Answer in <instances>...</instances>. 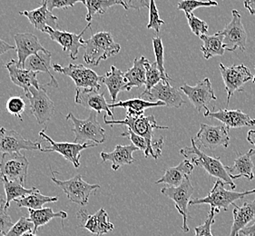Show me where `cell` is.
<instances>
[{
	"instance_id": "obj_15",
	"label": "cell",
	"mask_w": 255,
	"mask_h": 236,
	"mask_svg": "<svg viewBox=\"0 0 255 236\" xmlns=\"http://www.w3.org/2000/svg\"><path fill=\"white\" fill-rule=\"evenodd\" d=\"M42 149L39 142H33L29 139H26L15 130L0 127V154L20 153L22 150L41 151Z\"/></svg>"
},
{
	"instance_id": "obj_52",
	"label": "cell",
	"mask_w": 255,
	"mask_h": 236,
	"mask_svg": "<svg viewBox=\"0 0 255 236\" xmlns=\"http://www.w3.org/2000/svg\"><path fill=\"white\" fill-rule=\"evenodd\" d=\"M245 7L250 12L251 15H255V0H245Z\"/></svg>"
},
{
	"instance_id": "obj_24",
	"label": "cell",
	"mask_w": 255,
	"mask_h": 236,
	"mask_svg": "<svg viewBox=\"0 0 255 236\" xmlns=\"http://www.w3.org/2000/svg\"><path fill=\"white\" fill-rule=\"evenodd\" d=\"M5 68L7 69L11 81L15 86L22 88L25 93L29 90V88H40L37 80V73L27 70L26 68H21L17 66V61L15 59H11L5 65Z\"/></svg>"
},
{
	"instance_id": "obj_42",
	"label": "cell",
	"mask_w": 255,
	"mask_h": 236,
	"mask_svg": "<svg viewBox=\"0 0 255 236\" xmlns=\"http://www.w3.org/2000/svg\"><path fill=\"white\" fill-rule=\"evenodd\" d=\"M5 109L10 115L23 121L22 115L26 111V103L21 97H11L6 102Z\"/></svg>"
},
{
	"instance_id": "obj_16",
	"label": "cell",
	"mask_w": 255,
	"mask_h": 236,
	"mask_svg": "<svg viewBox=\"0 0 255 236\" xmlns=\"http://www.w3.org/2000/svg\"><path fill=\"white\" fill-rule=\"evenodd\" d=\"M232 20L225 26L224 30H222L225 50L233 52L237 48H240L242 51H245L247 34L242 23V16L239 11L235 9L232 11Z\"/></svg>"
},
{
	"instance_id": "obj_48",
	"label": "cell",
	"mask_w": 255,
	"mask_h": 236,
	"mask_svg": "<svg viewBox=\"0 0 255 236\" xmlns=\"http://www.w3.org/2000/svg\"><path fill=\"white\" fill-rule=\"evenodd\" d=\"M81 2L84 5H86V0H48V9L53 11L55 8H68L73 7L75 5Z\"/></svg>"
},
{
	"instance_id": "obj_2",
	"label": "cell",
	"mask_w": 255,
	"mask_h": 236,
	"mask_svg": "<svg viewBox=\"0 0 255 236\" xmlns=\"http://www.w3.org/2000/svg\"><path fill=\"white\" fill-rule=\"evenodd\" d=\"M97 115L96 111H91L87 119H78L73 113H68L66 120L72 123V132L75 133L74 143L76 144H103L105 143L107 135L106 130L103 128L101 124L97 121Z\"/></svg>"
},
{
	"instance_id": "obj_31",
	"label": "cell",
	"mask_w": 255,
	"mask_h": 236,
	"mask_svg": "<svg viewBox=\"0 0 255 236\" xmlns=\"http://www.w3.org/2000/svg\"><path fill=\"white\" fill-rule=\"evenodd\" d=\"M148 60L144 57L135 58L133 62V67L125 73L127 80L126 91H131L133 88H140L145 85L146 79V64Z\"/></svg>"
},
{
	"instance_id": "obj_10",
	"label": "cell",
	"mask_w": 255,
	"mask_h": 236,
	"mask_svg": "<svg viewBox=\"0 0 255 236\" xmlns=\"http://www.w3.org/2000/svg\"><path fill=\"white\" fill-rule=\"evenodd\" d=\"M220 71L225 82V90L227 92V102L229 105L230 99L236 91H243L245 83L254 79V75L251 73L248 67L245 65L225 67L224 64H220Z\"/></svg>"
},
{
	"instance_id": "obj_1",
	"label": "cell",
	"mask_w": 255,
	"mask_h": 236,
	"mask_svg": "<svg viewBox=\"0 0 255 236\" xmlns=\"http://www.w3.org/2000/svg\"><path fill=\"white\" fill-rule=\"evenodd\" d=\"M91 32V37L86 40L84 46L85 54L83 58L87 65L97 67L100 62L118 55L121 50V46L114 40L110 32Z\"/></svg>"
},
{
	"instance_id": "obj_25",
	"label": "cell",
	"mask_w": 255,
	"mask_h": 236,
	"mask_svg": "<svg viewBox=\"0 0 255 236\" xmlns=\"http://www.w3.org/2000/svg\"><path fill=\"white\" fill-rule=\"evenodd\" d=\"M232 206L234 222L230 236H239V233L255 220V200L245 202L242 206H236L235 203Z\"/></svg>"
},
{
	"instance_id": "obj_40",
	"label": "cell",
	"mask_w": 255,
	"mask_h": 236,
	"mask_svg": "<svg viewBox=\"0 0 255 236\" xmlns=\"http://www.w3.org/2000/svg\"><path fill=\"white\" fill-rule=\"evenodd\" d=\"M153 46L155 58H156V64L158 67L159 71L161 73V76L163 78V82H168L169 80H171V77H169L168 74L164 69V58H163V46L162 38L160 36H156L153 37Z\"/></svg>"
},
{
	"instance_id": "obj_19",
	"label": "cell",
	"mask_w": 255,
	"mask_h": 236,
	"mask_svg": "<svg viewBox=\"0 0 255 236\" xmlns=\"http://www.w3.org/2000/svg\"><path fill=\"white\" fill-rule=\"evenodd\" d=\"M15 52L17 54V66L25 68L26 59L39 52L47 53L49 50L42 46L38 37L31 33H17L14 36Z\"/></svg>"
},
{
	"instance_id": "obj_56",
	"label": "cell",
	"mask_w": 255,
	"mask_h": 236,
	"mask_svg": "<svg viewBox=\"0 0 255 236\" xmlns=\"http://www.w3.org/2000/svg\"><path fill=\"white\" fill-rule=\"evenodd\" d=\"M253 82H254V84H255V76L254 77V79H253Z\"/></svg>"
},
{
	"instance_id": "obj_30",
	"label": "cell",
	"mask_w": 255,
	"mask_h": 236,
	"mask_svg": "<svg viewBox=\"0 0 255 236\" xmlns=\"http://www.w3.org/2000/svg\"><path fill=\"white\" fill-rule=\"evenodd\" d=\"M51 52H39L38 54L31 56L26 59L25 68L30 71L36 73H46L50 77L51 81L47 83V86L53 88H58V82L52 75L51 71Z\"/></svg>"
},
{
	"instance_id": "obj_3",
	"label": "cell",
	"mask_w": 255,
	"mask_h": 236,
	"mask_svg": "<svg viewBox=\"0 0 255 236\" xmlns=\"http://www.w3.org/2000/svg\"><path fill=\"white\" fill-rule=\"evenodd\" d=\"M192 146L184 147L180 150V154L184 155V157H189L194 155L192 158V163L196 166L204 168L211 176L216 177L218 179L225 182L226 185H229L232 190H235L236 185L233 182V179L230 177L229 174L226 170V166L221 162L219 157H212L206 154L197 146L195 139H191Z\"/></svg>"
},
{
	"instance_id": "obj_23",
	"label": "cell",
	"mask_w": 255,
	"mask_h": 236,
	"mask_svg": "<svg viewBox=\"0 0 255 236\" xmlns=\"http://www.w3.org/2000/svg\"><path fill=\"white\" fill-rule=\"evenodd\" d=\"M204 117L214 118L225 123L228 128H241L245 126L255 125V119L251 118L250 116L244 113L240 109L228 110L221 109L217 112H205Z\"/></svg>"
},
{
	"instance_id": "obj_5",
	"label": "cell",
	"mask_w": 255,
	"mask_h": 236,
	"mask_svg": "<svg viewBox=\"0 0 255 236\" xmlns=\"http://www.w3.org/2000/svg\"><path fill=\"white\" fill-rule=\"evenodd\" d=\"M56 172L52 171V181L61 188L67 195L68 200L79 206H87L89 196L100 188L99 185L87 184L83 180L81 175H77L67 181H61L56 178Z\"/></svg>"
},
{
	"instance_id": "obj_49",
	"label": "cell",
	"mask_w": 255,
	"mask_h": 236,
	"mask_svg": "<svg viewBox=\"0 0 255 236\" xmlns=\"http://www.w3.org/2000/svg\"><path fill=\"white\" fill-rule=\"evenodd\" d=\"M127 6V10L133 8L135 10H140L143 7H148L150 5V0H123Z\"/></svg>"
},
{
	"instance_id": "obj_9",
	"label": "cell",
	"mask_w": 255,
	"mask_h": 236,
	"mask_svg": "<svg viewBox=\"0 0 255 236\" xmlns=\"http://www.w3.org/2000/svg\"><path fill=\"white\" fill-rule=\"evenodd\" d=\"M194 188L192 185L189 176L177 187H163L161 193L167 196L175 204V207L178 210L179 214L183 216V231L188 233L189 226L187 225V216H188V206L191 201V197L194 194Z\"/></svg>"
},
{
	"instance_id": "obj_22",
	"label": "cell",
	"mask_w": 255,
	"mask_h": 236,
	"mask_svg": "<svg viewBox=\"0 0 255 236\" xmlns=\"http://www.w3.org/2000/svg\"><path fill=\"white\" fill-rule=\"evenodd\" d=\"M48 0H42L41 5L34 10L20 11L19 15H25L37 30L45 33L47 26L53 29H59L57 26V16L48 9Z\"/></svg>"
},
{
	"instance_id": "obj_29",
	"label": "cell",
	"mask_w": 255,
	"mask_h": 236,
	"mask_svg": "<svg viewBox=\"0 0 255 236\" xmlns=\"http://www.w3.org/2000/svg\"><path fill=\"white\" fill-rule=\"evenodd\" d=\"M193 170V163L190 160H184L177 166L170 167L169 169L165 170L163 177L156 181V184H166L173 187H177L184 182L187 176H190Z\"/></svg>"
},
{
	"instance_id": "obj_43",
	"label": "cell",
	"mask_w": 255,
	"mask_h": 236,
	"mask_svg": "<svg viewBox=\"0 0 255 236\" xmlns=\"http://www.w3.org/2000/svg\"><path fill=\"white\" fill-rule=\"evenodd\" d=\"M165 24V22L160 18L158 9L154 0H150L149 5V22L147 24L148 29H153L156 35H158L161 30V26Z\"/></svg>"
},
{
	"instance_id": "obj_17",
	"label": "cell",
	"mask_w": 255,
	"mask_h": 236,
	"mask_svg": "<svg viewBox=\"0 0 255 236\" xmlns=\"http://www.w3.org/2000/svg\"><path fill=\"white\" fill-rule=\"evenodd\" d=\"M91 28V22L88 23L80 34H75L67 31L60 30V29H53L51 27L47 26L45 33L47 34L51 40L59 44L63 48V51L68 52L72 60H76L78 57V52L82 46H85L86 41L82 39V36L86 33L87 29Z\"/></svg>"
},
{
	"instance_id": "obj_18",
	"label": "cell",
	"mask_w": 255,
	"mask_h": 236,
	"mask_svg": "<svg viewBox=\"0 0 255 236\" xmlns=\"http://www.w3.org/2000/svg\"><path fill=\"white\" fill-rule=\"evenodd\" d=\"M77 217L80 226L95 236H102L115 229V226L109 220L108 212L103 208L93 215H89L87 211L80 210Z\"/></svg>"
},
{
	"instance_id": "obj_14",
	"label": "cell",
	"mask_w": 255,
	"mask_h": 236,
	"mask_svg": "<svg viewBox=\"0 0 255 236\" xmlns=\"http://www.w3.org/2000/svg\"><path fill=\"white\" fill-rule=\"evenodd\" d=\"M196 140L199 142L197 146L200 149L202 146L209 150H215L220 146L227 148L230 144L229 128L225 125L201 123L199 132L196 134Z\"/></svg>"
},
{
	"instance_id": "obj_47",
	"label": "cell",
	"mask_w": 255,
	"mask_h": 236,
	"mask_svg": "<svg viewBox=\"0 0 255 236\" xmlns=\"http://www.w3.org/2000/svg\"><path fill=\"white\" fill-rule=\"evenodd\" d=\"M7 209L3 207L0 209V236H4L9 232L14 226L10 216L6 212Z\"/></svg>"
},
{
	"instance_id": "obj_26",
	"label": "cell",
	"mask_w": 255,
	"mask_h": 236,
	"mask_svg": "<svg viewBox=\"0 0 255 236\" xmlns=\"http://www.w3.org/2000/svg\"><path fill=\"white\" fill-rule=\"evenodd\" d=\"M139 149L133 144L129 145H120L116 146L115 150L111 153L101 152L100 156L103 162L110 161L112 162V169L118 171L123 165L131 164L135 159L133 157V154Z\"/></svg>"
},
{
	"instance_id": "obj_53",
	"label": "cell",
	"mask_w": 255,
	"mask_h": 236,
	"mask_svg": "<svg viewBox=\"0 0 255 236\" xmlns=\"http://www.w3.org/2000/svg\"><path fill=\"white\" fill-rule=\"evenodd\" d=\"M247 141L250 143V144H253V145H255V130H250L249 132H248V134H247Z\"/></svg>"
},
{
	"instance_id": "obj_35",
	"label": "cell",
	"mask_w": 255,
	"mask_h": 236,
	"mask_svg": "<svg viewBox=\"0 0 255 236\" xmlns=\"http://www.w3.org/2000/svg\"><path fill=\"white\" fill-rule=\"evenodd\" d=\"M29 213V218L31 221L34 224V231L33 233L36 234L39 227L43 226H46L54 218H61V219H66L67 217V214L64 211H59L57 213H55L52 208L46 207V208H42L39 210H33V209H28Z\"/></svg>"
},
{
	"instance_id": "obj_46",
	"label": "cell",
	"mask_w": 255,
	"mask_h": 236,
	"mask_svg": "<svg viewBox=\"0 0 255 236\" xmlns=\"http://www.w3.org/2000/svg\"><path fill=\"white\" fill-rule=\"evenodd\" d=\"M216 214L214 208H211L209 212V215L207 216L206 220L204 222V225L197 226L194 228L195 232V236H214L212 235V226L215 224V216Z\"/></svg>"
},
{
	"instance_id": "obj_11",
	"label": "cell",
	"mask_w": 255,
	"mask_h": 236,
	"mask_svg": "<svg viewBox=\"0 0 255 236\" xmlns=\"http://www.w3.org/2000/svg\"><path fill=\"white\" fill-rule=\"evenodd\" d=\"M26 97L30 104L31 113L36 118V122L39 124L46 123L54 114L55 105L46 89L41 86L39 88L32 87L26 93Z\"/></svg>"
},
{
	"instance_id": "obj_44",
	"label": "cell",
	"mask_w": 255,
	"mask_h": 236,
	"mask_svg": "<svg viewBox=\"0 0 255 236\" xmlns=\"http://www.w3.org/2000/svg\"><path fill=\"white\" fill-rule=\"evenodd\" d=\"M34 231V224L31 221L30 218L21 217L18 221L15 223L9 232L4 236H22L27 232Z\"/></svg>"
},
{
	"instance_id": "obj_41",
	"label": "cell",
	"mask_w": 255,
	"mask_h": 236,
	"mask_svg": "<svg viewBox=\"0 0 255 236\" xmlns=\"http://www.w3.org/2000/svg\"><path fill=\"white\" fill-rule=\"evenodd\" d=\"M218 3L214 0H181L177 5V9L184 11L185 15L192 14L196 8L199 7H210V6H216Z\"/></svg>"
},
{
	"instance_id": "obj_51",
	"label": "cell",
	"mask_w": 255,
	"mask_h": 236,
	"mask_svg": "<svg viewBox=\"0 0 255 236\" xmlns=\"http://www.w3.org/2000/svg\"><path fill=\"white\" fill-rule=\"evenodd\" d=\"M239 236H255V222L239 233Z\"/></svg>"
},
{
	"instance_id": "obj_20",
	"label": "cell",
	"mask_w": 255,
	"mask_h": 236,
	"mask_svg": "<svg viewBox=\"0 0 255 236\" xmlns=\"http://www.w3.org/2000/svg\"><path fill=\"white\" fill-rule=\"evenodd\" d=\"M75 103L91 111H96L98 114L106 112L108 116L112 118V120H115L113 110L109 108V104L105 98V94L98 93V90L76 88Z\"/></svg>"
},
{
	"instance_id": "obj_50",
	"label": "cell",
	"mask_w": 255,
	"mask_h": 236,
	"mask_svg": "<svg viewBox=\"0 0 255 236\" xmlns=\"http://www.w3.org/2000/svg\"><path fill=\"white\" fill-rule=\"evenodd\" d=\"M10 50H15V46H11L8 43L0 39V57Z\"/></svg>"
},
{
	"instance_id": "obj_36",
	"label": "cell",
	"mask_w": 255,
	"mask_h": 236,
	"mask_svg": "<svg viewBox=\"0 0 255 236\" xmlns=\"http://www.w3.org/2000/svg\"><path fill=\"white\" fill-rule=\"evenodd\" d=\"M58 201V197L56 196H46L43 195L40 191L36 189L30 195H26L23 198L15 199L16 206L20 208H27L33 210H39L42 209V206L47 203H55Z\"/></svg>"
},
{
	"instance_id": "obj_34",
	"label": "cell",
	"mask_w": 255,
	"mask_h": 236,
	"mask_svg": "<svg viewBox=\"0 0 255 236\" xmlns=\"http://www.w3.org/2000/svg\"><path fill=\"white\" fill-rule=\"evenodd\" d=\"M157 107H165V105L161 101L150 102L143 98H132L126 101H119L118 103L109 104V108L115 109L117 108H122L128 109V114L132 115H142L145 109Z\"/></svg>"
},
{
	"instance_id": "obj_7",
	"label": "cell",
	"mask_w": 255,
	"mask_h": 236,
	"mask_svg": "<svg viewBox=\"0 0 255 236\" xmlns=\"http://www.w3.org/2000/svg\"><path fill=\"white\" fill-rule=\"evenodd\" d=\"M52 67L56 73L70 77L76 84L77 88L96 89L98 91L101 88L102 77L81 64H69L67 67H62L59 64H53Z\"/></svg>"
},
{
	"instance_id": "obj_21",
	"label": "cell",
	"mask_w": 255,
	"mask_h": 236,
	"mask_svg": "<svg viewBox=\"0 0 255 236\" xmlns=\"http://www.w3.org/2000/svg\"><path fill=\"white\" fill-rule=\"evenodd\" d=\"M144 97H146L148 101L150 102L161 101L167 108H179L185 103L178 89L172 87L169 82L163 81H161L156 86H154L151 89V91Z\"/></svg>"
},
{
	"instance_id": "obj_39",
	"label": "cell",
	"mask_w": 255,
	"mask_h": 236,
	"mask_svg": "<svg viewBox=\"0 0 255 236\" xmlns=\"http://www.w3.org/2000/svg\"><path fill=\"white\" fill-rule=\"evenodd\" d=\"M163 81V78L161 76V73L159 71L158 67L156 62L148 61L146 64V79H145V89L143 94L141 95V98L146 96L148 93L151 91V89L156 86L158 83Z\"/></svg>"
},
{
	"instance_id": "obj_4",
	"label": "cell",
	"mask_w": 255,
	"mask_h": 236,
	"mask_svg": "<svg viewBox=\"0 0 255 236\" xmlns=\"http://www.w3.org/2000/svg\"><path fill=\"white\" fill-rule=\"evenodd\" d=\"M225 182L218 179L215 182L213 189L210 191L207 196L204 198H194L190 201L189 206H196V205H203L208 204L211 208H214L216 213H219L221 209L224 211H228L230 206H232L235 201L239 200L245 197L246 195H254L255 194V189L245 192H233V191L226 190Z\"/></svg>"
},
{
	"instance_id": "obj_27",
	"label": "cell",
	"mask_w": 255,
	"mask_h": 236,
	"mask_svg": "<svg viewBox=\"0 0 255 236\" xmlns=\"http://www.w3.org/2000/svg\"><path fill=\"white\" fill-rule=\"evenodd\" d=\"M255 155L254 148L250 149L246 154L240 155L235 160L233 166H226V170L232 179H239L245 177L248 181L255 178L254 174V163L252 156Z\"/></svg>"
},
{
	"instance_id": "obj_54",
	"label": "cell",
	"mask_w": 255,
	"mask_h": 236,
	"mask_svg": "<svg viewBox=\"0 0 255 236\" xmlns=\"http://www.w3.org/2000/svg\"><path fill=\"white\" fill-rule=\"evenodd\" d=\"M1 183V182H0ZM5 198H4V196L3 195L1 194V192H0V209H2L3 207H5Z\"/></svg>"
},
{
	"instance_id": "obj_8",
	"label": "cell",
	"mask_w": 255,
	"mask_h": 236,
	"mask_svg": "<svg viewBox=\"0 0 255 236\" xmlns=\"http://www.w3.org/2000/svg\"><path fill=\"white\" fill-rule=\"evenodd\" d=\"M29 162L25 154H2L0 161V176L25 185Z\"/></svg>"
},
{
	"instance_id": "obj_33",
	"label": "cell",
	"mask_w": 255,
	"mask_h": 236,
	"mask_svg": "<svg viewBox=\"0 0 255 236\" xmlns=\"http://www.w3.org/2000/svg\"><path fill=\"white\" fill-rule=\"evenodd\" d=\"M201 40L204 42V45L201 46V51L204 54V57L208 60L214 57L224 56L226 51L224 44V35L222 31H218L215 35L207 36L203 35L200 36Z\"/></svg>"
},
{
	"instance_id": "obj_6",
	"label": "cell",
	"mask_w": 255,
	"mask_h": 236,
	"mask_svg": "<svg viewBox=\"0 0 255 236\" xmlns=\"http://www.w3.org/2000/svg\"><path fill=\"white\" fill-rule=\"evenodd\" d=\"M106 115L104 117L105 123L109 125L114 124H124L128 126V129L133 131V133L148 140L150 143L156 142V139L153 137V131L155 129H168V126L159 125L153 116L145 117L142 115H132L127 114V117L124 120H108Z\"/></svg>"
},
{
	"instance_id": "obj_38",
	"label": "cell",
	"mask_w": 255,
	"mask_h": 236,
	"mask_svg": "<svg viewBox=\"0 0 255 236\" xmlns=\"http://www.w3.org/2000/svg\"><path fill=\"white\" fill-rule=\"evenodd\" d=\"M120 5L127 9L126 4L123 0H86L87 13L86 19L90 23L93 17L97 15H104L107 11L114 5Z\"/></svg>"
},
{
	"instance_id": "obj_55",
	"label": "cell",
	"mask_w": 255,
	"mask_h": 236,
	"mask_svg": "<svg viewBox=\"0 0 255 236\" xmlns=\"http://www.w3.org/2000/svg\"><path fill=\"white\" fill-rule=\"evenodd\" d=\"M22 236H36V234H34L33 232H27L25 235H23Z\"/></svg>"
},
{
	"instance_id": "obj_12",
	"label": "cell",
	"mask_w": 255,
	"mask_h": 236,
	"mask_svg": "<svg viewBox=\"0 0 255 236\" xmlns=\"http://www.w3.org/2000/svg\"><path fill=\"white\" fill-rule=\"evenodd\" d=\"M39 136L50 144V146L42 149L41 152H43V153H51V152L58 153V154H61L65 159L71 162L76 168H78L80 166L82 151L87 148L95 147L97 145V144H93V143H86V144H76L74 142L73 143H67V142L66 143H57L46 134V129H43L42 131H40Z\"/></svg>"
},
{
	"instance_id": "obj_45",
	"label": "cell",
	"mask_w": 255,
	"mask_h": 236,
	"mask_svg": "<svg viewBox=\"0 0 255 236\" xmlns=\"http://www.w3.org/2000/svg\"><path fill=\"white\" fill-rule=\"evenodd\" d=\"M185 15H186L187 21H188L189 26L195 36H201L203 35H206L208 33L209 26L207 25V23L205 21L201 20L193 13Z\"/></svg>"
},
{
	"instance_id": "obj_28",
	"label": "cell",
	"mask_w": 255,
	"mask_h": 236,
	"mask_svg": "<svg viewBox=\"0 0 255 236\" xmlns=\"http://www.w3.org/2000/svg\"><path fill=\"white\" fill-rule=\"evenodd\" d=\"M121 135L124 137L130 139L133 145H135L139 150H142L145 158L151 156L153 159L157 160L162 155V149L164 144L163 137L156 140V142L154 143H150L148 140L133 133V131H131L130 129H128L127 132L122 133Z\"/></svg>"
},
{
	"instance_id": "obj_37",
	"label": "cell",
	"mask_w": 255,
	"mask_h": 236,
	"mask_svg": "<svg viewBox=\"0 0 255 236\" xmlns=\"http://www.w3.org/2000/svg\"><path fill=\"white\" fill-rule=\"evenodd\" d=\"M0 182L4 185L6 199H5V209H8L10 206V203L15 199L23 198L26 195H30L34 191H36V187H32L30 189L25 188V185H21L17 182H12L9 180L5 179L4 177L0 176Z\"/></svg>"
},
{
	"instance_id": "obj_32",
	"label": "cell",
	"mask_w": 255,
	"mask_h": 236,
	"mask_svg": "<svg viewBox=\"0 0 255 236\" xmlns=\"http://www.w3.org/2000/svg\"><path fill=\"white\" fill-rule=\"evenodd\" d=\"M102 84L108 88L112 104L116 103L118 94L121 91H126L127 80L125 78V73H123L118 67L112 66L111 70L102 76Z\"/></svg>"
},
{
	"instance_id": "obj_13",
	"label": "cell",
	"mask_w": 255,
	"mask_h": 236,
	"mask_svg": "<svg viewBox=\"0 0 255 236\" xmlns=\"http://www.w3.org/2000/svg\"><path fill=\"white\" fill-rule=\"evenodd\" d=\"M180 90L187 96L190 102L193 104L198 113H201L204 109L205 112H209V104L213 100L217 99L212 87V83L207 77L194 87H191L187 83H184L182 87H180Z\"/></svg>"
}]
</instances>
